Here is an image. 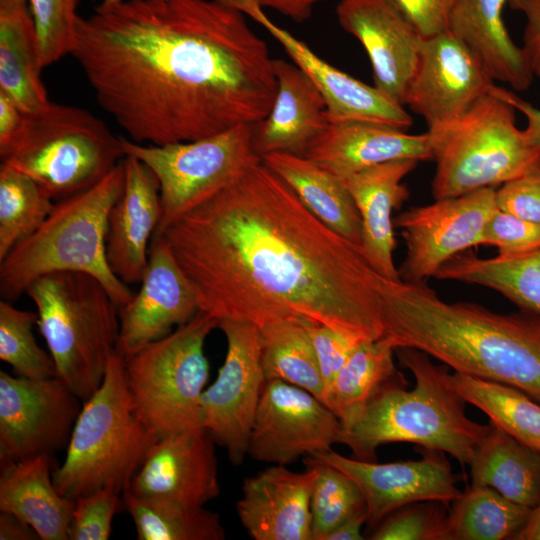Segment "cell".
Returning a JSON list of instances; mask_svg holds the SVG:
<instances>
[{
  "instance_id": "cell-1",
  "label": "cell",
  "mask_w": 540,
  "mask_h": 540,
  "mask_svg": "<svg viewBox=\"0 0 540 540\" xmlns=\"http://www.w3.org/2000/svg\"><path fill=\"white\" fill-rule=\"evenodd\" d=\"M154 237L191 281L200 310L219 321L297 320L365 340L385 335V277L263 161Z\"/></svg>"
},
{
  "instance_id": "cell-2",
  "label": "cell",
  "mask_w": 540,
  "mask_h": 540,
  "mask_svg": "<svg viewBox=\"0 0 540 540\" xmlns=\"http://www.w3.org/2000/svg\"><path fill=\"white\" fill-rule=\"evenodd\" d=\"M99 106L143 144L189 142L271 111L266 42L218 0H125L77 21L71 54Z\"/></svg>"
},
{
  "instance_id": "cell-3",
  "label": "cell",
  "mask_w": 540,
  "mask_h": 540,
  "mask_svg": "<svg viewBox=\"0 0 540 540\" xmlns=\"http://www.w3.org/2000/svg\"><path fill=\"white\" fill-rule=\"evenodd\" d=\"M385 335L396 348L427 353L455 372L514 386L540 401V317L449 303L426 283L386 279Z\"/></svg>"
},
{
  "instance_id": "cell-4",
  "label": "cell",
  "mask_w": 540,
  "mask_h": 540,
  "mask_svg": "<svg viewBox=\"0 0 540 540\" xmlns=\"http://www.w3.org/2000/svg\"><path fill=\"white\" fill-rule=\"evenodd\" d=\"M395 353L413 374L415 386L406 389V379L398 372L343 429L341 444L354 458L368 462L376 461L380 445L409 442L469 465L490 422L483 425L467 416L466 401L450 384L446 367L435 365L427 353L411 347L396 348Z\"/></svg>"
},
{
  "instance_id": "cell-5",
  "label": "cell",
  "mask_w": 540,
  "mask_h": 540,
  "mask_svg": "<svg viewBox=\"0 0 540 540\" xmlns=\"http://www.w3.org/2000/svg\"><path fill=\"white\" fill-rule=\"evenodd\" d=\"M124 187L123 160L91 188L55 202L42 225L0 261V294L13 301L41 276L62 271L90 274L120 309L134 293L106 257L109 212Z\"/></svg>"
},
{
  "instance_id": "cell-6",
  "label": "cell",
  "mask_w": 540,
  "mask_h": 540,
  "mask_svg": "<svg viewBox=\"0 0 540 540\" xmlns=\"http://www.w3.org/2000/svg\"><path fill=\"white\" fill-rule=\"evenodd\" d=\"M156 440L135 413L125 360L115 352L102 384L83 402L54 486L73 500L100 489L123 494Z\"/></svg>"
},
{
  "instance_id": "cell-7",
  "label": "cell",
  "mask_w": 540,
  "mask_h": 540,
  "mask_svg": "<svg viewBox=\"0 0 540 540\" xmlns=\"http://www.w3.org/2000/svg\"><path fill=\"white\" fill-rule=\"evenodd\" d=\"M38 327L62 380L83 402L100 387L119 335V308L94 276L54 272L26 292Z\"/></svg>"
},
{
  "instance_id": "cell-8",
  "label": "cell",
  "mask_w": 540,
  "mask_h": 540,
  "mask_svg": "<svg viewBox=\"0 0 540 540\" xmlns=\"http://www.w3.org/2000/svg\"><path fill=\"white\" fill-rule=\"evenodd\" d=\"M494 88L458 118L428 127L435 200L494 188L540 163V150L516 124V109Z\"/></svg>"
},
{
  "instance_id": "cell-9",
  "label": "cell",
  "mask_w": 540,
  "mask_h": 540,
  "mask_svg": "<svg viewBox=\"0 0 540 540\" xmlns=\"http://www.w3.org/2000/svg\"><path fill=\"white\" fill-rule=\"evenodd\" d=\"M125 156L121 137L101 119L49 101L27 113L16 148L1 163L29 175L58 201L97 184Z\"/></svg>"
},
{
  "instance_id": "cell-10",
  "label": "cell",
  "mask_w": 540,
  "mask_h": 540,
  "mask_svg": "<svg viewBox=\"0 0 540 540\" xmlns=\"http://www.w3.org/2000/svg\"><path fill=\"white\" fill-rule=\"evenodd\" d=\"M218 325V319L199 310L125 360L135 413L157 439L202 426L201 398L209 379L204 348Z\"/></svg>"
},
{
  "instance_id": "cell-11",
  "label": "cell",
  "mask_w": 540,
  "mask_h": 540,
  "mask_svg": "<svg viewBox=\"0 0 540 540\" xmlns=\"http://www.w3.org/2000/svg\"><path fill=\"white\" fill-rule=\"evenodd\" d=\"M253 125L161 146L121 137L125 154L145 163L159 181L162 212L154 236L262 162L253 147Z\"/></svg>"
},
{
  "instance_id": "cell-12",
  "label": "cell",
  "mask_w": 540,
  "mask_h": 540,
  "mask_svg": "<svg viewBox=\"0 0 540 540\" xmlns=\"http://www.w3.org/2000/svg\"><path fill=\"white\" fill-rule=\"evenodd\" d=\"M227 350L218 375L201 398L202 427L239 466L248 455L251 431L266 381L260 329L244 321L221 320Z\"/></svg>"
},
{
  "instance_id": "cell-13",
  "label": "cell",
  "mask_w": 540,
  "mask_h": 540,
  "mask_svg": "<svg viewBox=\"0 0 540 540\" xmlns=\"http://www.w3.org/2000/svg\"><path fill=\"white\" fill-rule=\"evenodd\" d=\"M83 401L58 377L0 371V467L67 448Z\"/></svg>"
},
{
  "instance_id": "cell-14",
  "label": "cell",
  "mask_w": 540,
  "mask_h": 540,
  "mask_svg": "<svg viewBox=\"0 0 540 540\" xmlns=\"http://www.w3.org/2000/svg\"><path fill=\"white\" fill-rule=\"evenodd\" d=\"M496 208V190L487 187L399 214L393 223L406 246L400 280L426 283L453 257L481 245L484 227Z\"/></svg>"
},
{
  "instance_id": "cell-15",
  "label": "cell",
  "mask_w": 540,
  "mask_h": 540,
  "mask_svg": "<svg viewBox=\"0 0 540 540\" xmlns=\"http://www.w3.org/2000/svg\"><path fill=\"white\" fill-rule=\"evenodd\" d=\"M343 426L312 393L278 379L266 380L253 422L248 455L289 465L341 444Z\"/></svg>"
},
{
  "instance_id": "cell-16",
  "label": "cell",
  "mask_w": 540,
  "mask_h": 540,
  "mask_svg": "<svg viewBox=\"0 0 540 540\" xmlns=\"http://www.w3.org/2000/svg\"><path fill=\"white\" fill-rule=\"evenodd\" d=\"M479 59L448 30L424 37L403 105L428 127L450 122L496 85Z\"/></svg>"
},
{
  "instance_id": "cell-17",
  "label": "cell",
  "mask_w": 540,
  "mask_h": 540,
  "mask_svg": "<svg viewBox=\"0 0 540 540\" xmlns=\"http://www.w3.org/2000/svg\"><path fill=\"white\" fill-rule=\"evenodd\" d=\"M420 460L377 463L345 457L333 449L312 455L348 475L360 488L369 527L393 511L418 501L448 503L462 492L445 453L422 448Z\"/></svg>"
},
{
  "instance_id": "cell-18",
  "label": "cell",
  "mask_w": 540,
  "mask_h": 540,
  "mask_svg": "<svg viewBox=\"0 0 540 540\" xmlns=\"http://www.w3.org/2000/svg\"><path fill=\"white\" fill-rule=\"evenodd\" d=\"M139 291L119 309L116 353L130 358L190 321L200 310L196 291L160 237H153Z\"/></svg>"
},
{
  "instance_id": "cell-19",
  "label": "cell",
  "mask_w": 540,
  "mask_h": 540,
  "mask_svg": "<svg viewBox=\"0 0 540 540\" xmlns=\"http://www.w3.org/2000/svg\"><path fill=\"white\" fill-rule=\"evenodd\" d=\"M336 15L341 27L366 50L374 86L404 106L424 37L396 0H341Z\"/></svg>"
},
{
  "instance_id": "cell-20",
  "label": "cell",
  "mask_w": 540,
  "mask_h": 540,
  "mask_svg": "<svg viewBox=\"0 0 540 540\" xmlns=\"http://www.w3.org/2000/svg\"><path fill=\"white\" fill-rule=\"evenodd\" d=\"M250 16L280 42L322 93L329 122H369L406 131L413 120L404 106L321 59L304 42L275 25L255 0H218Z\"/></svg>"
},
{
  "instance_id": "cell-21",
  "label": "cell",
  "mask_w": 540,
  "mask_h": 540,
  "mask_svg": "<svg viewBox=\"0 0 540 540\" xmlns=\"http://www.w3.org/2000/svg\"><path fill=\"white\" fill-rule=\"evenodd\" d=\"M215 444L202 426L157 439L125 492L204 506L221 491Z\"/></svg>"
},
{
  "instance_id": "cell-22",
  "label": "cell",
  "mask_w": 540,
  "mask_h": 540,
  "mask_svg": "<svg viewBox=\"0 0 540 540\" xmlns=\"http://www.w3.org/2000/svg\"><path fill=\"white\" fill-rule=\"evenodd\" d=\"M296 472L272 464L244 479L238 518L254 540H312L311 493L317 468Z\"/></svg>"
},
{
  "instance_id": "cell-23",
  "label": "cell",
  "mask_w": 540,
  "mask_h": 540,
  "mask_svg": "<svg viewBox=\"0 0 540 540\" xmlns=\"http://www.w3.org/2000/svg\"><path fill=\"white\" fill-rule=\"evenodd\" d=\"M124 187L108 216L106 257L124 283H140L149 261L151 241L161 219L160 184L138 158L123 159Z\"/></svg>"
},
{
  "instance_id": "cell-24",
  "label": "cell",
  "mask_w": 540,
  "mask_h": 540,
  "mask_svg": "<svg viewBox=\"0 0 540 540\" xmlns=\"http://www.w3.org/2000/svg\"><path fill=\"white\" fill-rule=\"evenodd\" d=\"M277 93L269 114L253 125L259 156L286 152L304 156L329 123L326 101L311 78L295 63L273 59Z\"/></svg>"
},
{
  "instance_id": "cell-25",
  "label": "cell",
  "mask_w": 540,
  "mask_h": 540,
  "mask_svg": "<svg viewBox=\"0 0 540 540\" xmlns=\"http://www.w3.org/2000/svg\"><path fill=\"white\" fill-rule=\"evenodd\" d=\"M304 156L343 178L393 160H430L432 152L427 132L409 134L369 122H329Z\"/></svg>"
},
{
  "instance_id": "cell-26",
  "label": "cell",
  "mask_w": 540,
  "mask_h": 540,
  "mask_svg": "<svg viewBox=\"0 0 540 540\" xmlns=\"http://www.w3.org/2000/svg\"><path fill=\"white\" fill-rule=\"evenodd\" d=\"M414 159L377 164L342 178L361 217V248L371 266L383 277L399 280L394 264L396 247L393 210L409 197L402 180L418 164Z\"/></svg>"
},
{
  "instance_id": "cell-27",
  "label": "cell",
  "mask_w": 540,
  "mask_h": 540,
  "mask_svg": "<svg viewBox=\"0 0 540 540\" xmlns=\"http://www.w3.org/2000/svg\"><path fill=\"white\" fill-rule=\"evenodd\" d=\"M509 0H453L447 30L482 63L494 81L525 91L534 78L503 18Z\"/></svg>"
},
{
  "instance_id": "cell-28",
  "label": "cell",
  "mask_w": 540,
  "mask_h": 540,
  "mask_svg": "<svg viewBox=\"0 0 540 540\" xmlns=\"http://www.w3.org/2000/svg\"><path fill=\"white\" fill-rule=\"evenodd\" d=\"M57 466L46 454L1 467L0 511L27 522L42 540H68L75 506L54 486Z\"/></svg>"
},
{
  "instance_id": "cell-29",
  "label": "cell",
  "mask_w": 540,
  "mask_h": 540,
  "mask_svg": "<svg viewBox=\"0 0 540 540\" xmlns=\"http://www.w3.org/2000/svg\"><path fill=\"white\" fill-rule=\"evenodd\" d=\"M262 161L319 220L361 247V217L341 177L296 154L273 152L262 156Z\"/></svg>"
},
{
  "instance_id": "cell-30",
  "label": "cell",
  "mask_w": 540,
  "mask_h": 540,
  "mask_svg": "<svg viewBox=\"0 0 540 540\" xmlns=\"http://www.w3.org/2000/svg\"><path fill=\"white\" fill-rule=\"evenodd\" d=\"M41 70L28 0H0V92L26 113L40 109L50 101Z\"/></svg>"
},
{
  "instance_id": "cell-31",
  "label": "cell",
  "mask_w": 540,
  "mask_h": 540,
  "mask_svg": "<svg viewBox=\"0 0 540 540\" xmlns=\"http://www.w3.org/2000/svg\"><path fill=\"white\" fill-rule=\"evenodd\" d=\"M490 424L469 464L471 485L490 487L517 504L534 508L540 502V451Z\"/></svg>"
},
{
  "instance_id": "cell-32",
  "label": "cell",
  "mask_w": 540,
  "mask_h": 540,
  "mask_svg": "<svg viewBox=\"0 0 540 540\" xmlns=\"http://www.w3.org/2000/svg\"><path fill=\"white\" fill-rule=\"evenodd\" d=\"M439 280L492 289L521 311L540 317V248L515 258H479L460 253L436 273Z\"/></svg>"
},
{
  "instance_id": "cell-33",
  "label": "cell",
  "mask_w": 540,
  "mask_h": 540,
  "mask_svg": "<svg viewBox=\"0 0 540 540\" xmlns=\"http://www.w3.org/2000/svg\"><path fill=\"white\" fill-rule=\"evenodd\" d=\"M396 347L387 336L364 340L352 351L328 388L324 403L339 418L343 429L360 414L375 393L398 371Z\"/></svg>"
},
{
  "instance_id": "cell-34",
  "label": "cell",
  "mask_w": 540,
  "mask_h": 540,
  "mask_svg": "<svg viewBox=\"0 0 540 540\" xmlns=\"http://www.w3.org/2000/svg\"><path fill=\"white\" fill-rule=\"evenodd\" d=\"M306 323L282 320L259 327L261 364L266 380L298 386L324 402L326 387Z\"/></svg>"
},
{
  "instance_id": "cell-35",
  "label": "cell",
  "mask_w": 540,
  "mask_h": 540,
  "mask_svg": "<svg viewBox=\"0 0 540 540\" xmlns=\"http://www.w3.org/2000/svg\"><path fill=\"white\" fill-rule=\"evenodd\" d=\"M449 381L490 422L540 451V401L514 386L460 372L449 374Z\"/></svg>"
},
{
  "instance_id": "cell-36",
  "label": "cell",
  "mask_w": 540,
  "mask_h": 540,
  "mask_svg": "<svg viewBox=\"0 0 540 540\" xmlns=\"http://www.w3.org/2000/svg\"><path fill=\"white\" fill-rule=\"evenodd\" d=\"M452 502L444 540L513 539L531 511L486 486L471 485Z\"/></svg>"
},
{
  "instance_id": "cell-37",
  "label": "cell",
  "mask_w": 540,
  "mask_h": 540,
  "mask_svg": "<svg viewBox=\"0 0 540 540\" xmlns=\"http://www.w3.org/2000/svg\"><path fill=\"white\" fill-rule=\"evenodd\" d=\"M138 540H223L225 529L218 513L182 502L122 494Z\"/></svg>"
},
{
  "instance_id": "cell-38",
  "label": "cell",
  "mask_w": 540,
  "mask_h": 540,
  "mask_svg": "<svg viewBox=\"0 0 540 540\" xmlns=\"http://www.w3.org/2000/svg\"><path fill=\"white\" fill-rule=\"evenodd\" d=\"M54 205V199L32 177L1 163L0 261L42 225Z\"/></svg>"
},
{
  "instance_id": "cell-39",
  "label": "cell",
  "mask_w": 540,
  "mask_h": 540,
  "mask_svg": "<svg viewBox=\"0 0 540 540\" xmlns=\"http://www.w3.org/2000/svg\"><path fill=\"white\" fill-rule=\"evenodd\" d=\"M304 463L318 471L310 501L312 540H325L344 521L366 509L365 499L355 481L339 469L311 456Z\"/></svg>"
},
{
  "instance_id": "cell-40",
  "label": "cell",
  "mask_w": 540,
  "mask_h": 540,
  "mask_svg": "<svg viewBox=\"0 0 540 540\" xmlns=\"http://www.w3.org/2000/svg\"><path fill=\"white\" fill-rule=\"evenodd\" d=\"M37 312L18 309L9 301H0V359L12 367L14 374L28 379L56 377L50 354L37 343L33 326Z\"/></svg>"
},
{
  "instance_id": "cell-41",
  "label": "cell",
  "mask_w": 540,
  "mask_h": 540,
  "mask_svg": "<svg viewBox=\"0 0 540 540\" xmlns=\"http://www.w3.org/2000/svg\"><path fill=\"white\" fill-rule=\"evenodd\" d=\"M78 1L28 0L42 69L74 51Z\"/></svg>"
},
{
  "instance_id": "cell-42",
  "label": "cell",
  "mask_w": 540,
  "mask_h": 540,
  "mask_svg": "<svg viewBox=\"0 0 540 540\" xmlns=\"http://www.w3.org/2000/svg\"><path fill=\"white\" fill-rule=\"evenodd\" d=\"M445 502L418 501L386 516L370 534L372 540H444Z\"/></svg>"
},
{
  "instance_id": "cell-43",
  "label": "cell",
  "mask_w": 540,
  "mask_h": 540,
  "mask_svg": "<svg viewBox=\"0 0 540 540\" xmlns=\"http://www.w3.org/2000/svg\"><path fill=\"white\" fill-rule=\"evenodd\" d=\"M110 489H100L75 499L68 540H108L112 521L124 508L123 499Z\"/></svg>"
},
{
  "instance_id": "cell-44",
  "label": "cell",
  "mask_w": 540,
  "mask_h": 540,
  "mask_svg": "<svg viewBox=\"0 0 540 540\" xmlns=\"http://www.w3.org/2000/svg\"><path fill=\"white\" fill-rule=\"evenodd\" d=\"M481 245L493 246L499 258H515L540 248V225L499 210L491 214Z\"/></svg>"
},
{
  "instance_id": "cell-45",
  "label": "cell",
  "mask_w": 540,
  "mask_h": 540,
  "mask_svg": "<svg viewBox=\"0 0 540 540\" xmlns=\"http://www.w3.org/2000/svg\"><path fill=\"white\" fill-rule=\"evenodd\" d=\"M326 392L355 347L365 339L330 327L306 323ZM326 396V394H325Z\"/></svg>"
},
{
  "instance_id": "cell-46",
  "label": "cell",
  "mask_w": 540,
  "mask_h": 540,
  "mask_svg": "<svg viewBox=\"0 0 540 540\" xmlns=\"http://www.w3.org/2000/svg\"><path fill=\"white\" fill-rule=\"evenodd\" d=\"M496 206L540 225V163L496 190Z\"/></svg>"
},
{
  "instance_id": "cell-47",
  "label": "cell",
  "mask_w": 540,
  "mask_h": 540,
  "mask_svg": "<svg viewBox=\"0 0 540 540\" xmlns=\"http://www.w3.org/2000/svg\"><path fill=\"white\" fill-rule=\"evenodd\" d=\"M422 37L447 30L453 0H396Z\"/></svg>"
},
{
  "instance_id": "cell-48",
  "label": "cell",
  "mask_w": 540,
  "mask_h": 540,
  "mask_svg": "<svg viewBox=\"0 0 540 540\" xmlns=\"http://www.w3.org/2000/svg\"><path fill=\"white\" fill-rule=\"evenodd\" d=\"M508 4L525 17L521 48L533 78L540 83V0H509Z\"/></svg>"
},
{
  "instance_id": "cell-49",
  "label": "cell",
  "mask_w": 540,
  "mask_h": 540,
  "mask_svg": "<svg viewBox=\"0 0 540 540\" xmlns=\"http://www.w3.org/2000/svg\"><path fill=\"white\" fill-rule=\"evenodd\" d=\"M27 113L0 92V158L4 161L16 148L25 128Z\"/></svg>"
},
{
  "instance_id": "cell-50",
  "label": "cell",
  "mask_w": 540,
  "mask_h": 540,
  "mask_svg": "<svg viewBox=\"0 0 540 540\" xmlns=\"http://www.w3.org/2000/svg\"><path fill=\"white\" fill-rule=\"evenodd\" d=\"M494 91L524 115L526 119L524 133L529 143L540 150V108L533 106L514 92L500 86L495 85Z\"/></svg>"
},
{
  "instance_id": "cell-51",
  "label": "cell",
  "mask_w": 540,
  "mask_h": 540,
  "mask_svg": "<svg viewBox=\"0 0 540 540\" xmlns=\"http://www.w3.org/2000/svg\"><path fill=\"white\" fill-rule=\"evenodd\" d=\"M261 8H272L296 22L311 17L314 6L321 0H255Z\"/></svg>"
},
{
  "instance_id": "cell-52",
  "label": "cell",
  "mask_w": 540,
  "mask_h": 540,
  "mask_svg": "<svg viewBox=\"0 0 540 540\" xmlns=\"http://www.w3.org/2000/svg\"><path fill=\"white\" fill-rule=\"evenodd\" d=\"M37 532L16 515L0 511V540H37Z\"/></svg>"
},
{
  "instance_id": "cell-53",
  "label": "cell",
  "mask_w": 540,
  "mask_h": 540,
  "mask_svg": "<svg viewBox=\"0 0 540 540\" xmlns=\"http://www.w3.org/2000/svg\"><path fill=\"white\" fill-rule=\"evenodd\" d=\"M367 521L366 509L359 511L341 525L331 531L325 540H361L364 539L361 529Z\"/></svg>"
},
{
  "instance_id": "cell-54",
  "label": "cell",
  "mask_w": 540,
  "mask_h": 540,
  "mask_svg": "<svg viewBox=\"0 0 540 540\" xmlns=\"http://www.w3.org/2000/svg\"><path fill=\"white\" fill-rule=\"evenodd\" d=\"M513 540H540V502L531 509L525 525Z\"/></svg>"
},
{
  "instance_id": "cell-55",
  "label": "cell",
  "mask_w": 540,
  "mask_h": 540,
  "mask_svg": "<svg viewBox=\"0 0 540 540\" xmlns=\"http://www.w3.org/2000/svg\"><path fill=\"white\" fill-rule=\"evenodd\" d=\"M123 1H125V0H103L100 5L103 6V7H109V6H113V5L118 4L120 2H123Z\"/></svg>"
}]
</instances>
